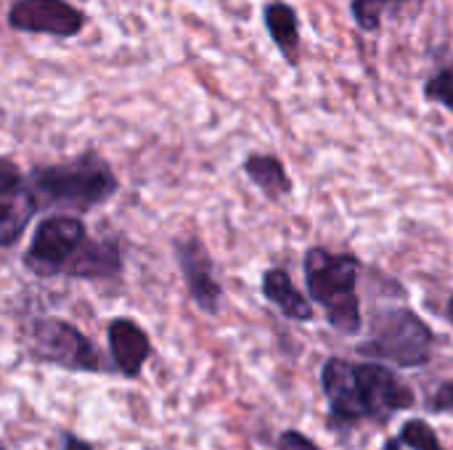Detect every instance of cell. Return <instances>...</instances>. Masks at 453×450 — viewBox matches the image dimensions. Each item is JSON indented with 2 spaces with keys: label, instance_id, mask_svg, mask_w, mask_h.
I'll return each instance as SVG.
<instances>
[{
  "label": "cell",
  "instance_id": "1",
  "mask_svg": "<svg viewBox=\"0 0 453 450\" xmlns=\"http://www.w3.org/2000/svg\"><path fill=\"white\" fill-rule=\"evenodd\" d=\"M321 390L329 403L332 427L385 424L417 403L414 390L388 366L350 363L345 358H329L321 366Z\"/></svg>",
  "mask_w": 453,
  "mask_h": 450
},
{
  "label": "cell",
  "instance_id": "2",
  "mask_svg": "<svg viewBox=\"0 0 453 450\" xmlns=\"http://www.w3.org/2000/svg\"><path fill=\"white\" fill-rule=\"evenodd\" d=\"M37 210H74L88 212L106 204L119 191L114 167L96 151H85L69 162L42 164L24 175Z\"/></svg>",
  "mask_w": 453,
  "mask_h": 450
},
{
  "label": "cell",
  "instance_id": "3",
  "mask_svg": "<svg viewBox=\"0 0 453 450\" xmlns=\"http://www.w3.org/2000/svg\"><path fill=\"white\" fill-rule=\"evenodd\" d=\"M303 271L308 300L324 308L329 326L345 337L358 334L364 329L358 300L361 260L350 252H329L324 247H311L305 252Z\"/></svg>",
  "mask_w": 453,
  "mask_h": 450
},
{
  "label": "cell",
  "instance_id": "4",
  "mask_svg": "<svg viewBox=\"0 0 453 450\" xmlns=\"http://www.w3.org/2000/svg\"><path fill=\"white\" fill-rule=\"evenodd\" d=\"M435 332L411 308H385L372 318V334L358 345V355L385 361L398 369H422L430 363Z\"/></svg>",
  "mask_w": 453,
  "mask_h": 450
},
{
  "label": "cell",
  "instance_id": "5",
  "mask_svg": "<svg viewBox=\"0 0 453 450\" xmlns=\"http://www.w3.org/2000/svg\"><path fill=\"white\" fill-rule=\"evenodd\" d=\"M88 236V225L80 217L48 215L37 223L35 236L21 257V265L37 278L69 276Z\"/></svg>",
  "mask_w": 453,
  "mask_h": 450
},
{
  "label": "cell",
  "instance_id": "6",
  "mask_svg": "<svg viewBox=\"0 0 453 450\" xmlns=\"http://www.w3.org/2000/svg\"><path fill=\"white\" fill-rule=\"evenodd\" d=\"M29 350L37 361L77 374H101L98 347L74 324L61 318H37L29 334Z\"/></svg>",
  "mask_w": 453,
  "mask_h": 450
},
{
  "label": "cell",
  "instance_id": "7",
  "mask_svg": "<svg viewBox=\"0 0 453 450\" xmlns=\"http://www.w3.org/2000/svg\"><path fill=\"white\" fill-rule=\"evenodd\" d=\"M85 24V13L69 0H13L8 8V27L16 32L74 37Z\"/></svg>",
  "mask_w": 453,
  "mask_h": 450
},
{
  "label": "cell",
  "instance_id": "8",
  "mask_svg": "<svg viewBox=\"0 0 453 450\" xmlns=\"http://www.w3.org/2000/svg\"><path fill=\"white\" fill-rule=\"evenodd\" d=\"M175 257H178V268L183 273V281L194 305L202 313L215 316L220 310L223 286L215 278V265H212L207 247L196 236H183L175 241Z\"/></svg>",
  "mask_w": 453,
  "mask_h": 450
},
{
  "label": "cell",
  "instance_id": "9",
  "mask_svg": "<svg viewBox=\"0 0 453 450\" xmlns=\"http://www.w3.org/2000/svg\"><path fill=\"white\" fill-rule=\"evenodd\" d=\"M106 342H109V355L125 379H138L146 361L151 358V339L146 329H141L133 318H111L106 326Z\"/></svg>",
  "mask_w": 453,
  "mask_h": 450
},
{
  "label": "cell",
  "instance_id": "10",
  "mask_svg": "<svg viewBox=\"0 0 453 450\" xmlns=\"http://www.w3.org/2000/svg\"><path fill=\"white\" fill-rule=\"evenodd\" d=\"M122 273V249L114 236H101L93 239L88 236L77 263L72 265L66 278H85V281H98V278H117Z\"/></svg>",
  "mask_w": 453,
  "mask_h": 450
},
{
  "label": "cell",
  "instance_id": "11",
  "mask_svg": "<svg viewBox=\"0 0 453 450\" xmlns=\"http://www.w3.org/2000/svg\"><path fill=\"white\" fill-rule=\"evenodd\" d=\"M263 24H265V32L271 34L273 45L284 56V61L289 66H297L303 37H300V16H297L295 5H289L284 0H271L268 5H263Z\"/></svg>",
  "mask_w": 453,
  "mask_h": 450
},
{
  "label": "cell",
  "instance_id": "12",
  "mask_svg": "<svg viewBox=\"0 0 453 450\" xmlns=\"http://www.w3.org/2000/svg\"><path fill=\"white\" fill-rule=\"evenodd\" d=\"M260 292H263V297H265L273 308H279L287 318L300 321V324L313 321V305H311V300L295 286L292 276H289L284 268H268V271L263 273Z\"/></svg>",
  "mask_w": 453,
  "mask_h": 450
},
{
  "label": "cell",
  "instance_id": "13",
  "mask_svg": "<svg viewBox=\"0 0 453 450\" xmlns=\"http://www.w3.org/2000/svg\"><path fill=\"white\" fill-rule=\"evenodd\" d=\"M242 170L271 202H279L287 194H292V178H289L284 162L273 154H250L244 159Z\"/></svg>",
  "mask_w": 453,
  "mask_h": 450
},
{
  "label": "cell",
  "instance_id": "14",
  "mask_svg": "<svg viewBox=\"0 0 453 450\" xmlns=\"http://www.w3.org/2000/svg\"><path fill=\"white\" fill-rule=\"evenodd\" d=\"M35 212H37V204L32 194L27 191V186L13 194L0 196V249L13 247L19 241V236L27 231L29 220L35 217Z\"/></svg>",
  "mask_w": 453,
  "mask_h": 450
},
{
  "label": "cell",
  "instance_id": "15",
  "mask_svg": "<svg viewBox=\"0 0 453 450\" xmlns=\"http://www.w3.org/2000/svg\"><path fill=\"white\" fill-rule=\"evenodd\" d=\"M401 448L446 450L443 448V443H441V438H438V432H435L425 419H409V422L401 427L398 438H393V440H388V443H385V450H401Z\"/></svg>",
  "mask_w": 453,
  "mask_h": 450
},
{
  "label": "cell",
  "instance_id": "16",
  "mask_svg": "<svg viewBox=\"0 0 453 450\" xmlns=\"http://www.w3.org/2000/svg\"><path fill=\"white\" fill-rule=\"evenodd\" d=\"M403 5H406V0H350V13H353V21L358 24V29L374 34L382 29L385 16Z\"/></svg>",
  "mask_w": 453,
  "mask_h": 450
},
{
  "label": "cell",
  "instance_id": "17",
  "mask_svg": "<svg viewBox=\"0 0 453 450\" xmlns=\"http://www.w3.org/2000/svg\"><path fill=\"white\" fill-rule=\"evenodd\" d=\"M425 98L430 103H441L453 114V66L438 69L433 77L425 82Z\"/></svg>",
  "mask_w": 453,
  "mask_h": 450
},
{
  "label": "cell",
  "instance_id": "18",
  "mask_svg": "<svg viewBox=\"0 0 453 450\" xmlns=\"http://www.w3.org/2000/svg\"><path fill=\"white\" fill-rule=\"evenodd\" d=\"M19 188H24V175H21L19 164L8 156H0V196L13 194Z\"/></svg>",
  "mask_w": 453,
  "mask_h": 450
},
{
  "label": "cell",
  "instance_id": "19",
  "mask_svg": "<svg viewBox=\"0 0 453 450\" xmlns=\"http://www.w3.org/2000/svg\"><path fill=\"white\" fill-rule=\"evenodd\" d=\"M276 450H321V448H319L308 435H303V432H297V430H287V432H281Z\"/></svg>",
  "mask_w": 453,
  "mask_h": 450
},
{
  "label": "cell",
  "instance_id": "20",
  "mask_svg": "<svg viewBox=\"0 0 453 450\" xmlns=\"http://www.w3.org/2000/svg\"><path fill=\"white\" fill-rule=\"evenodd\" d=\"M427 408L435 411V414H453V379L451 382H443L438 387V393L433 395Z\"/></svg>",
  "mask_w": 453,
  "mask_h": 450
},
{
  "label": "cell",
  "instance_id": "21",
  "mask_svg": "<svg viewBox=\"0 0 453 450\" xmlns=\"http://www.w3.org/2000/svg\"><path fill=\"white\" fill-rule=\"evenodd\" d=\"M61 450H93V446L88 440L72 435V432H64L61 435Z\"/></svg>",
  "mask_w": 453,
  "mask_h": 450
},
{
  "label": "cell",
  "instance_id": "22",
  "mask_svg": "<svg viewBox=\"0 0 453 450\" xmlns=\"http://www.w3.org/2000/svg\"><path fill=\"white\" fill-rule=\"evenodd\" d=\"M446 318H449V324L453 326V294L449 297V305H446Z\"/></svg>",
  "mask_w": 453,
  "mask_h": 450
},
{
  "label": "cell",
  "instance_id": "23",
  "mask_svg": "<svg viewBox=\"0 0 453 450\" xmlns=\"http://www.w3.org/2000/svg\"><path fill=\"white\" fill-rule=\"evenodd\" d=\"M0 450H8V448H5V443H3V440H0Z\"/></svg>",
  "mask_w": 453,
  "mask_h": 450
}]
</instances>
